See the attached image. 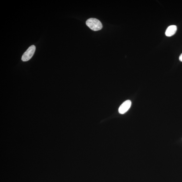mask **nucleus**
<instances>
[{"mask_svg":"<svg viewBox=\"0 0 182 182\" xmlns=\"http://www.w3.org/2000/svg\"><path fill=\"white\" fill-rule=\"evenodd\" d=\"M86 24L90 28L94 31H97L102 29V24L100 20L94 18H91L86 21Z\"/></svg>","mask_w":182,"mask_h":182,"instance_id":"1","label":"nucleus"},{"mask_svg":"<svg viewBox=\"0 0 182 182\" xmlns=\"http://www.w3.org/2000/svg\"><path fill=\"white\" fill-rule=\"evenodd\" d=\"M35 48H36L34 45L29 47L22 55L21 59L23 61L27 62L31 59L34 54Z\"/></svg>","mask_w":182,"mask_h":182,"instance_id":"2","label":"nucleus"},{"mask_svg":"<svg viewBox=\"0 0 182 182\" xmlns=\"http://www.w3.org/2000/svg\"><path fill=\"white\" fill-rule=\"evenodd\" d=\"M131 101L127 100L124 102L119 108V112L121 114L125 113L129 109L131 106Z\"/></svg>","mask_w":182,"mask_h":182,"instance_id":"3","label":"nucleus"},{"mask_svg":"<svg viewBox=\"0 0 182 182\" xmlns=\"http://www.w3.org/2000/svg\"><path fill=\"white\" fill-rule=\"evenodd\" d=\"M177 30V27L175 25H172L169 26L166 30L165 35L166 36L170 37L175 34Z\"/></svg>","mask_w":182,"mask_h":182,"instance_id":"4","label":"nucleus"},{"mask_svg":"<svg viewBox=\"0 0 182 182\" xmlns=\"http://www.w3.org/2000/svg\"><path fill=\"white\" fill-rule=\"evenodd\" d=\"M179 59L181 62H182V54L180 55V56H179Z\"/></svg>","mask_w":182,"mask_h":182,"instance_id":"5","label":"nucleus"}]
</instances>
